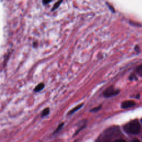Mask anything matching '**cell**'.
I'll return each instance as SVG.
<instances>
[{
	"label": "cell",
	"mask_w": 142,
	"mask_h": 142,
	"mask_svg": "<svg viewBox=\"0 0 142 142\" xmlns=\"http://www.w3.org/2000/svg\"><path fill=\"white\" fill-rule=\"evenodd\" d=\"M131 142H140V140H139L137 139H134L132 141H131Z\"/></svg>",
	"instance_id": "obj_13"
},
{
	"label": "cell",
	"mask_w": 142,
	"mask_h": 142,
	"mask_svg": "<svg viewBox=\"0 0 142 142\" xmlns=\"http://www.w3.org/2000/svg\"><path fill=\"white\" fill-rule=\"evenodd\" d=\"M49 113V108H45L42 111V117H43V116H45L47 115Z\"/></svg>",
	"instance_id": "obj_7"
},
{
	"label": "cell",
	"mask_w": 142,
	"mask_h": 142,
	"mask_svg": "<svg viewBox=\"0 0 142 142\" xmlns=\"http://www.w3.org/2000/svg\"><path fill=\"white\" fill-rule=\"evenodd\" d=\"M63 125H64V123H62L61 124H60V125L58 126V127L57 128L56 130L55 131V132H54V133H55V132H57V131H58L59 130H60V129H61L62 128V127H63Z\"/></svg>",
	"instance_id": "obj_10"
},
{
	"label": "cell",
	"mask_w": 142,
	"mask_h": 142,
	"mask_svg": "<svg viewBox=\"0 0 142 142\" xmlns=\"http://www.w3.org/2000/svg\"><path fill=\"white\" fill-rule=\"evenodd\" d=\"M83 105V104H80L77 106H76L75 107H74L73 109H72V110H70L69 111V113H68V115H70V114H73L74 113H75V111H77L78 109H79L81 107H82V105Z\"/></svg>",
	"instance_id": "obj_4"
},
{
	"label": "cell",
	"mask_w": 142,
	"mask_h": 142,
	"mask_svg": "<svg viewBox=\"0 0 142 142\" xmlns=\"http://www.w3.org/2000/svg\"><path fill=\"white\" fill-rule=\"evenodd\" d=\"M50 1H52V0H43V1H42L44 5H46V4H48Z\"/></svg>",
	"instance_id": "obj_11"
},
{
	"label": "cell",
	"mask_w": 142,
	"mask_h": 142,
	"mask_svg": "<svg viewBox=\"0 0 142 142\" xmlns=\"http://www.w3.org/2000/svg\"><path fill=\"white\" fill-rule=\"evenodd\" d=\"M100 109H101V106H97V107H95L91 109L90 111L91 112H96V111H98Z\"/></svg>",
	"instance_id": "obj_9"
},
{
	"label": "cell",
	"mask_w": 142,
	"mask_h": 142,
	"mask_svg": "<svg viewBox=\"0 0 142 142\" xmlns=\"http://www.w3.org/2000/svg\"><path fill=\"white\" fill-rule=\"evenodd\" d=\"M135 105V102L133 100H127V101H124L122 103L121 105V106L122 108L124 109H126L128 108L132 107V106H134Z\"/></svg>",
	"instance_id": "obj_3"
},
{
	"label": "cell",
	"mask_w": 142,
	"mask_h": 142,
	"mask_svg": "<svg viewBox=\"0 0 142 142\" xmlns=\"http://www.w3.org/2000/svg\"><path fill=\"white\" fill-rule=\"evenodd\" d=\"M136 72L138 73L139 75L142 76V64L139 65L136 69Z\"/></svg>",
	"instance_id": "obj_8"
},
{
	"label": "cell",
	"mask_w": 142,
	"mask_h": 142,
	"mask_svg": "<svg viewBox=\"0 0 142 142\" xmlns=\"http://www.w3.org/2000/svg\"><path fill=\"white\" fill-rule=\"evenodd\" d=\"M124 130L128 133L137 134L141 131V125L137 120H134L124 126Z\"/></svg>",
	"instance_id": "obj_1"
},
{
	"label": "cell",
	"mask_w": 142,
	"mask_h": 142,
	"mask_svg": "<svg viewBox=\"0 0 142 142\" xmlns=\"http://www.w3.org/2000/svg\"><path fill=\"white\" fill-rule=\"evenodd\" d=\"M141 121H142V119H141Z\"/></svg>",
	"instance_id": "obj_14"
},
{
	"label": "cell",
	"mask_w": 142,
	"mask_h": 142,
	"mask_svg": "<svg viewBox=\"0 0 142 142\" xmlns=\"http://www.w3.org/2000/svg\"><path fill=\"white\" fill-rule=\"evenodd\" d=\"M62 1H63V0H58V1L54 4V5L52 9V11H54V10L56 9L59 6V5L60 4V3H62Z\"/></svg>",
	"instance_id": "obj_6"
},
{
	"label": "cell",
	"mask_w": 142,
	"mask_h": 142,
	"mask_svg": "<svg viewBox=\"0 0 142 142\" xmlns=\"http://www.w3.org/2000/svg\"><path fill=\"white\" fill-rule=\"evenodd\" d=\"M113 142H126V141L124 140L123 139H118L115 140Z\"/></svg>",
	"instance_id": "obj_12"
},
{
	"label": "cell",
	"mask_w": 142,
	"mask_h": 142,
	"mask_svg": "<svg viewBox=\"0 0 142 142\" xmlns=\"http://www.w3.org/2000/svg\"><path fill=\"white\" fill-rule=\"evenodd\" d=\"M119 93V90L116 89L113 87H110L106 89L103 92V95L105 97L108 98L117 95Z\"/></svg>",
	"instance_id": "obj_2"
},
{
	"label": "cell",
	"mask_w": 142,
	"mask_h": 142,
	"mask_svg": "<svg viewBox=\"0 0 142 142\" xmlns=\"http://www.w3.org/2000/svg\"><path fill=\"white\" fill-rule=\"evenodd\" d=\"M44 87V83H39V84H38L36 87V88H34V91L35 92H39V91L42 90L43 88Z\"/></svg>",
	"instance_id": "obj_5"
}]
</instances>
